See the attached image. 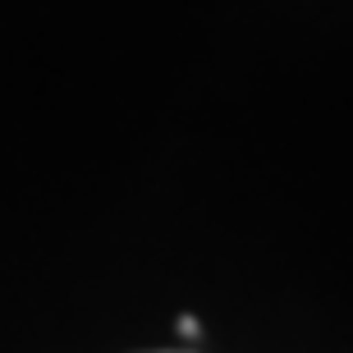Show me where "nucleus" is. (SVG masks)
Listing matches in <instances>:
<instances>
[{
  "label": "nucleus",
  "instance_id": "nucleus-1",
  "mask_svg": "<svg viewBox=\"0 0 353 353\" xmlns=\"http://www.w3.org/2000/svg\"><path fill=\"white\" fill-rule=\"evenodd\" d=\"M197 330H202V326H197L193 316H179V335H197Z\"/></svg>",
  "mask_w": 353,
  "mask_h": 353
}]
</instances>
